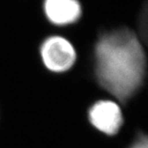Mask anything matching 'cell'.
<instances>
[{"instance_id":"1","label":"cell","mask_w":148,"mask_h":148,"mask_svg":"<svg viewBox=\"0 0 148 148\" xmlns=\"http://www.w3.org/2000/svg\"><path fill=\"white\" fill-rule=\"evenodd\" d=\"M147 57L143 42L123 27L105 33L95 46V77L101 87L125 103L143 84Z\"/></svg>"},{"instance_id":"2","label":"cell","mask_w":148,"mask_h":148,"mask_svg":"<svg viewBox=\"0 0 148 148\" xmlns=\"http://www.w3.org/2000/svg\"><path fill=\"white\" fill-rule=\"evenodd\" d=\"M40 53L45 68L57 73L72 69L77 60V52L73 44L61 36L47 37L40 45Z\"/></svg>"},{"instance_id":"3","label":"cell","mask_w":148,"mask_h":148,"mask_svg":"<svg viewBox=\"0 0 148 148\" xmlns=\"http://www.w3.org/2000/svg\"><path fill=\"white\" fill-rule=\"evenodd\" d=\"M88 119L100 132L107 135H114L123 124V114L119 105L112 101H99L89 109Z\"/></svg>"},{"instance_id":"4","label":"cell","mask_w":148,"mask_h":148,"mask_svg":"<svg viewBox=\"0 0 148 148\" xmlns=\"http://www.w3.org/2000/svg\"><path fill=\"white\" fill-rule=\"evenodd\" d=\"M43 10L48 21L58 27L77 22L82 12L78 0H44Z\"/></svg>"},{"instance_id":"5","label":"cell","mask_w":148,"mask_h":148,"mask_svg":"<svg viewBox=\"0 0 148 148\" xmlns=\"http://www.w3.org/2000/svg\"><path fill=\"white\" fill-rule=\"evenodd\" d=\"M138 36L148 46V0H145L141 8L138 21Z\"/></svg>"},{"instance_id":"6","label":"cell","mask_w":148,"mask_h":148,"mask_svg":"<svg viewBox=\"0 0 148 148\" xmlns=\"http://www.w3.org/2000/svg\"><path fill=\"white\" fill-rule=\"evenodd\" d=\"M129 148H148V136H139Z\"/></svg>"}]
</instances>
